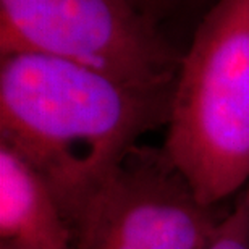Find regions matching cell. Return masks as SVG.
Here are the masks:
<instances>
[{"mask_svg":"<svg viewBox=\"0 0 249 249\" xmlns=\"http://www.w3.org/2000/svg\"><path fill=\"white\" fill-rule=\"evenodd\" d=\"M173 91H154L62 58L0 55V141L52 188L76 236L142 134L167 124Z\"/></svg>","mask_w":249,"mask_h":249,"instance_id":"obj_1","label":"cell"},{"mask_svg":"<svg viewBox=\"0 0 249 249\" xmlns=\"http://www.w3.org/2000/svg\"><path fill=\"white\" fill-rule=\"evenodd\" d=\"M209 204L249 183V0H217L183 55L162 146Z\"/></svg>","mask_w":249,"mask_h":249,"instance_id":"obj_2","label":"cell"},{"mask_svg":"<svg viewBox=\"0 0 249 249\" xmlns=\"http://www.w3.org/2000/svg\"><path fill=\"white\" fill-rule=\"evenodd\" d=\"M41 53L173 91L183 57L129 0H0V55Z\"/></svg>","mask_w":249,"mask_h":249,"instance_id":"obj_3","label":"cell"},{"mask_svg":"<svg viewBox=\"0 0 249 249\" xmlns=\"http://www.w3.org/2000/svg\"><path fill=\"white\" fill-rule=\"evenodd\" d=\"M228 209L204 201L162 147L138 144L92 204L76 249H206Z\"/></svg>","mask_w":249,"mask_h":249,"instance_id":"obj_4","label":"cell"},{"mask_svg":"<svg viewBox=\"0 0 249 249\" xmlns=\"http://www.w3.org/2000/svg\"><path fill=\"white\" fill-rule=\"evenodd\" d=\"M0 246L74 249V233L44 177L0 141Z\"/></svg>","mask_w":249,"mask_h":249,"instance_id":"obj_5","label":"cell"},{"mask_svg":"<svg viewBox=\"0 0 249 249\" xmlns=\"http://www.w3.org/2000/svg\"><path fill=\"white\" fill-rule=\"evenodd\" d=\"M206 249H249V204L245 189L231 202Z\"/></svg>","mask_w":249,"mask_h":249,"instance_id":"obj_6","label":"cell"},{"mask_svg":"<svg viewBox=\"0 0 249 249\" xmlns=\"http://www.w3.org/2000/svg\"><path fill=\"white\" fill-rule=\"evenodd\" d=\"M129 2H131L134 7H138L141 10L146 17L156 21L170 0H129Z\"/></svg>","mask_w":249,"mask_h":249,"instance_id":"obj_7","label":"cell"},{"mask_svg":"<svg viewBox=\"0 0 249 249\" xmlns=\"http://www.w3.org/2000/svg\"><path fill=\"white\" fill-rule=\"evenodd\" d=\"M245 191H246V196H248V204H249V183H248V185H246Z\"/></svg>","mask_w":249,"mask_h":249,"instance_id":"obj_8","label":"cell"},{"mask_svg":"<svg viewBox=\"0 0 249 249\" xmlns=\"http://www.w3.org/2000/svg\"><path fill=\"white\" fill-rule=\"evenodd\" d=\"M0 249H18V248H10V246H0Z\"/></svg>","mask_w":249,"mask_h":249,"instance_id":"obj_9","label":"cell"}]
</instances>
